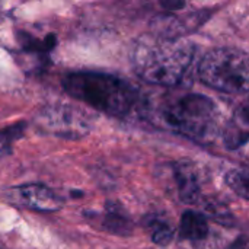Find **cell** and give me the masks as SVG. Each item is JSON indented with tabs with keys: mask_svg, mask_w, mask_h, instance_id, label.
Returning <instances> with one entry per match:
<instances>
[{
	"mask_svg": "<svg viewBox=\"0 0 249 249\" xmlns=\"http://www.w3.org/2000/svg\"><path fill=\"white\" fill-rule=\"evenodd\" d=\"M194 47L185 39L160 35H143L134 44L131 63L146 82L174 86L188 70Z\"/></svg>",
	"mask_w": 249,
	"mask_h": 249,
	"instance_id": "obj_1",
	"label": "cell"
},
{
	"mask_svg": "<svg viewBox=\"0 0 249 249\" xmlns=\"http://www.w3.org/2000/svg\"><path fill=\"white\" fill-rule=\"evenodd\" d=\"M64 90L74 99L112 117L127 115L137 99L136 90L124 80L96 71H76L63 79Z\"/></svg>",
	"mask_w": 249,
	"mask_h": 249,
	"instance_id": "obj_2",
	"label": "cell"
},
{
	"mask_svg": "<svg viewBox=\"0 0 249 249\" xmlns=\"http://www.w3.org/2000/svg\"><path fill=\"white\" fill-rule=\"evenodd\" d=\"M160 118L169 130L200 143L212 142L217 131L216 104L198 93L169 99L162 108Z\"/></svg>",
	"mask_w": 249,
	"mask_h": 249,
	"instance_id": "obj_3",
	"label": "cell"
},
{
	"mask_svg": "<svg viewBox=\"0 0 249 249\" xmlns=\"http://www.w3.org/2000/svg\"><path fill=\"white\" fill-rule=\"evenodd\" d=\"M198 74L216 90L249 93V54L232 48L212 50L203 57Z\"/></svg>",
	"mask_w": 249,
	"mask_h": 249,
	"instance_id": "obj_4",
	"label": "cell"
},
{
	"mask_svg": "<svg viewBox=\"0 0 249 249\" xmlns=\"http://www.w3.org/2000/svg\"><path fill=\"white\" fill-rule=\"evenodd\" d=\"M10 197L25 209L39 213H54L63 207L61 198L42 184H23L12 188Z\"/></svg>",
	"mask_w": 249,
	"mask_h": 249,
	"instance_id": "obj_5",
	"label": "cell"
},
{
	"mask_svg": "<svg viewBox=\"0 0 249 249\" xmlns=\"http://www.w3.org/2000/svg\"><path fill=\"white\" fill-rule=\"evenodd\" d=\"M44 125L55 136L67 139H79L89 133L90 124L88 118L71 108H53L44 115Z\"/></svg>",
	"mask_w": 249,
	"mask_h": 249,
	"instance_id": "obj_6",
	"label": "cell"
},
{
	"mask_svg": "<svg viewBox=\"0 0 249 249\" xmlns=\"http://www.w3.org/2000/svg\"><path fill=\"white\" fill-rule=\"evenodd\" d=\"M172 174L179 198L184 203H196L200 196V184L196 166L187 160L172 163Z\"/></svg>",
	"mask_w": 249,
	"mask_h": 249,
	"instance_id": "obj_7",
	"label": "cell"
},
{
	"mask_svg": "<svg viewBox=\"0 0 249 249\" xmlns=\"http://www.w3.org/2000/svg\"><path fill=\"white\" fill-rule=\"evenodd\" d=\"M249 140V102L238 108L228 125L225 143L229 149L241 147Z\"/></svg>",
	"mask_w": 249,
	"mask_h": 249,
	"instance_id": "obj_8",
	"label": "cell"
},
{
	"mask_svg": "<svg viewBox=\"0 0 249 249\" xmlns=\"http://www.w3.org/2000/svg\"><path fill=\"white\" fill-rule=\"evenodd\" d=\"M209 235L207 219L193 210L184 212L179 223V238L184 241H201Z\"/></svg>",
	"mask_w": 249,
	"mask_h": 249,
	"instance_id": "obj_9",
	"label": "cell"
},
{
	"mask_svg": "<svg viewBox=\"0 0 249 249\" xmlns=\"http://www.w3.org/2000/svg\"><path fill=\"white\" fill-rule=\"evenodd\" d=\"M101 225L105 231L120 235V236H127L131 233V222L130 219L121 213L120 209L117 207H108L104 216L101 217Z\"/></svg>",
	"mask_w": 249,
	"mask_h": 249,
	"instance_id": "obj_10",
	"label": "cell"
},
{
	"mask_svg": "<svg viewBox=\"0 0 249 249\" xmlns=\"http://www.w3.org/2000/svg\"><path fill=\"white\" fill-rule=\"evenodd\" d=\"M226 185L239 197L249 201V171L248 169H231L225 175Z\"/></svg>",
	"mask_w": 249,
	"mask_h": 249,
	"instance_id": "obj_11",
	"label": "cell"
},
{
	"mask_svg": "<svg viewBox=\"0 0 249 249\" xmlns=\"http://www.w3.org/2000/svg\"><path fill=\"white\" fill-rule=\"evenodd\" d=\"M19 41H20V45L25 51H29V53H41V54H47L50 50H53L57 44V38L54 34H50L47 35L45 38L42 39H38V38H34L25 32L19 34Z\"/></svg>",
	"mask_w": 249,
	"mask_h": 249,
	"instance_id": "obj_12",
	"label": "cell"
},
{
	"mask_svg": "<svg viewBox=\"0 0 249 249\" xmlns=\"http://www.w3.org/2000/svg\"><path fill=\"white\" fill-rule=\"evenodd\" d=\"M149 231H150L152 241L162 247L168 245L174 238V231L169 226V223L160 219H153L152 222H149Z\"/></svg>",
	"mask_w": 249,
	"mask_h": 249,
	"instance_id": "obj_13",
	"label": "cell"
},
{
	"mask_svg": "<svg viewBox=\"0 0 249 249\" xmlns=\"http://www.w3.org/2000/svg\"><path fill=\"white\" fill-rule=\"evenodd\" d=\"M26 128V123H16L13 125H9L0 131V143H1V152L9 153L10 146L13 142L20 139L23 136V131Z\"/></svg>",
	"mask_w": 249,
	"mask_h": 249,
	"instance_id": "obj_14",
	"label": "cell"
},
{
	"mask_svg": "<svg viewBox=\"0 0 249 249\" xmlns=\"http://www.w3.org/2000/svg\"><path fill=\"white\" fill-rule=\"evenodd\" d=\"M160 4L166 10H178L185 6V0H160Z\"/></svg>",
	"mask_w": 249,
	"mask_h": 249,
	"instance_id": "obj_15",
	"label": "cell"
},
{
	"mask_svg": "<svg viewBox=\"0 0 249 249\" xmlns=\"http://www.w3.org/2000/svg\"><path fill=\"white\" fill-rule=\"evenodd\" d=\"M226 249H249V242L245 236H239L236 238Z\"/></svg>",
	"mask_w": 249,
	"mask_h": 249,
	"instance_id": "obj_16",
	"label": "cell"
}]
</instances>
